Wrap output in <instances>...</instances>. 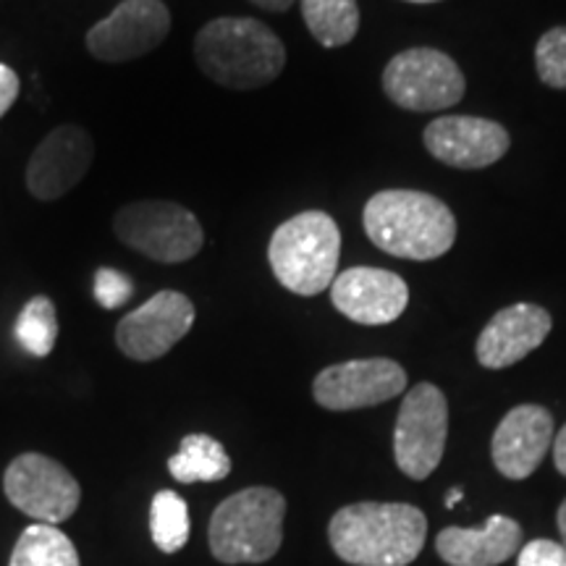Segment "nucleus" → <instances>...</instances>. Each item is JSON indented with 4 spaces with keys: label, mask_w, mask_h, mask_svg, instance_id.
Wrapping results in <instances>:
<instances>
[{
    "label": "nucleus",
    "mask_w": 566,
    "mask_h": 566,
    "mask_svg": "<svg viewBox=\"0 0 566 566\" xmlns=\"http://www.w3.org/2000/svg\"><path fill=\"white\" fill-rule=\"evenodd\" d=\"M428 520L412 504L344 506L328 525L331 548L354 566H407L424 546Z\"/></svg>",
    "instance_id": "1"
},
{
    "label": "nucleus",
    "mask_w": 566,
    "mask_h": 566,
    "mask_svg": "<svg viewBox=\"0 0 566 566\" xmlns=\"http://www.w3.org/2000/svg\"><path fill=\"white\" fill-rule=\"evenodd\" d=\"M367 239L401 260H436L457 242V218L449 205L415 189H386L365 205Z\"/></svg>",
    "instance_id": "2"
},
{
    "label": "nucleus",
    "mask_w": 566,
    "mask_h": 566,
    "mask_svg": "<svg viewBox=\"0 0 566 566\" xmlns=\"http://www.w3.org/2000/svg\"><path fill=\"white\" fill-rule=\"evenodd\" d=\"M195 59L202 74L229 90H258L286 66V48L258 19L221 17L197 32Z\"/></svg>",
    "instance_id": "3"
},
{
    "label": "nucleus",
    "mask_w": 566,
    "mask_h": 566,
    "mask_svg": "<svg viewBox=\"0 0 566 566\" xmlns=\"http://www.w3.org/2000/svg\"><path fill=\"white\" fill-rule=\"evenodd\" d=\"M342 231L323 210H307L289 218L273 231L268 244L273 275L289 292L315 296L336 281Z\"/></svg>",
    "instance_id": "4"
},
{
    "label": "nucleus",
    "mask_w": 566,
    "mask_h": 566,
    "mask_svg": "<svg viewBox=\"0 0 566 566\" xmlns=\"http://www.w3.org/2000/svg\"><path fill=\"white\" fill-rule=\"evenodd\" d=\"M286 499L273 488H244L210 516V551L223 564H263L283 543Z\"/></svg>",
    "instance_id": "5"
},
{
    "label": "nucleus",
    "mask_w": 566,
    "mask_h": 566,
    "mask_svg": "<svg viewBox=\"0 0 566 566\" xmlns=\"http://www.w3.org/2000/svg\"><path fill=\"white\" fill-rule=\"evenodd\" d=\"M113 231L126 247L155 263H187L205 244V231L192 210L171 200L124 205L113 218Z\"/></svg>",
    "instance_id": "6"
},
{
    "label": "nucleus",
    "mask_w": 566,
    "mask_h": 566,
    "mask_svg": "<svg viewBox=\"0 0 566 566\" xmlns=\"http://www.w3.org/2000/svg\"><path fill=\"white\" fill-rule=\"evenodd\" d=\"M388 101L405 111H446L464 97L467 82L451 55L433 48H412L394 55L384 71Z\"/></svg>",
    "instance_id": "7"
},
{
    "label": "nucleus",
    "mask_w": 566,
    "mask_h": 566,
    "mask_svg": "<svg viewBox=\"0 0 566 566\" xmlns=\"http://www.w3.org/2000/svg\"><path fill=\"white\" fill-rule=\"evenodd\" d=\"M449 436V405L441 388L417 384L401 401L394 430V457L412 480H424L441 464Z\"/></svg>",
    "instance_id": "8"
},
{
    "label": "nucleus",
    "mask_w": 566,
    "mask_h": 566,
    "mask_svg": "<svg viewBox=\"0 0 566 566\" xmlns=\"http://www.w3.org/2000/svg\"><path fill=\"white\" fill-rule=\"evenodd\" d=\"M6 499L19 512L45 525L66 522L82 501V488L74 475L45 454H21L3 475Z\"/></svg>",
    "instance_id": "9"
},
{
    "label": "nucleus",
    "mask_w": 566,
    "mask_h": 566,
    "mask_svg": "<svg viewBox=\"0 0 566 566\" xmlns=\"http://www.w3.org/2000/svg\"><path fill=\"white\" fill-rule=\"evenodd\" d=\"M407 388L405 367L394 359H352L331 365L313 384L315 401L331 412H349L391 401Z\"/></svg>",
    "instance_id": "10"
},
{
    "label": "nucleus",
    "mask_w": 566,
    "mask_h": 566,
    "mask_svg": "<svg viewBox=\"0 0 566 566\" xmlns=\"http://www.w3.org/2000/svg\"><path fill=\"white\" fill-rule=\"evenodd\" d=\"M171 32V13L160 0H124L87 32V51L103 63H124L153 53Z\"/></svg>",
    "instance_id": "11"
},
{
    "label": "nucleus",
    "mask_w": 566,
    "mask_h": 566,
    "mask_svg": "<svg viewBox=\"0 0 566 566\" xmlns=\"http://www.w3.org/2000/svg\"><path fill=\"white\" fill-rule=\"evenodd\" d=\"M195 325V304L187 294L158 292L134 313L124 315L116 328V344L129 359L153 363L168 354Z\"/></svg>",
    "instance_id": "12"
},
{
    "label": "nucleus",
    "mask_w": 566,
    "mask_h": 566,
    "mask_svg": "<svg viewBox=\"0 0 566 566\" xmlns=\"http://www.w3.org/2000/svg\"><path fill=\"white\" fill-rule=\"evenodd\" d=\"M95 142L82 126L66 124L48 134L27 163V187L42 202L59 200L87 176Z\"/></svg>",
    "instance_id": "13"
},
{
    "label": "nucleus",
    "mask_w": 566,
    "mask_h": 566,
    "mask_svg": "<svg viewBox=\"0 0 566 566\" xmlns=\"http://www.w3.org/2000/svg\"><path fill=\"white\" fill-rule=\"evenodd\" d=\"M331 302L359 325H388L405 315L409 286L384 268H349L331 283Z\"/></svg>",
    "instance_id": "14"
},
{
    "label": "nucleus",
    "mask_w": 566,
    "mask_h": 566,
    "mask_svg": "<svg viewBox=\"0 0 566 566\" xmlns=\"http://www.w3.org/2000/svg\"><path fill=\"white\" fill-rule=\"evenodd\" d=\"M424 147L436 160L451 168H488L509 153V132L491 118L443 116L428 124L422 134Z\"/></svg>",
    "instance_id": "15"
},
{
    "label": "nucleus",
    "mask_w": 566,
    "mask_h": 566,
    "mask_svg": "<svg viewBox=\"0 0 566 566\" xmlns=\"http://www.w3.org/2000/svg\"><path fill=\"white\" fill-rule=\"evenodd\" d=\"M554 443V417L537 405L514 407L495 428L491 441L493 464L509 480H525L541 467Z\"/></svg>",
    "instance_id": "16"
},
{
    "label": "nucleus",
    "mask_w": 566,
    "mask_h": 566,
    "mask_svg": "<svg viewBox=\"0 0 566 566\" xmlns=\"http://www.w3.org/2000/svg\"><path fill=\"white\" fill-rule=\"evenodd\" d=\"M551 325V315L537 304L520 302L504 307L491 317L478 338V363L488 370L516 365L546 342Z\"/></svg>",
    "instance_id": "17"
},
{
    "label": "nucleus",
    "mask_w": 566,
    "mask_h": 566,
    "mask_svg": "<svg viewBox=\"0 0 566 566\" xmlns=\"http://www.w3.org/2000/svg\"><path fill=\"white\" fill-rule=\"evenodd\" d=\"M520 548L522 527L504 514H493L480 530L446 527L436 541L438 556L451 566H499Z\"/></svg>",
    "instance_id": "18"
},
{
    "label": "nucleus",
    "mask_w": 566,
    "mask_h": 566,
    "mask_svg": "<svg viewBox=\"0 0 566 566\" xmlns=\"http://www.w3.org/2000/svg\"><path fill=\"white\" fill-rule=\"evenodd\" d=\"M168 472L184 485L218 483V480L229 478L231 459L216 438L192 433L184 438L179 451L168 459Z\"/></svg>",
    "instance_id": "19"
},
{
    "label": "nucleus",
    "mask_w": 566,
    "mask_h": 566,
    "mask_svg": "<svg viewBox=\"0 0 566 566\" xmlns=\"http://www.w3.org/2000/svg\"><path fill=\"white\" fill-rule=\"evenodd\" d=\"M9 566H82L66 533L55 525L34 522L19 535Z\"/></svg>",
    "instance_id": "20"
},
{
    "label": "nucleus",
    "mask_w": 566,
    "mask_h": 566,
    "mask_svg": "<svg viewBox=\"0 0 566 566\" xmlns=\"http://www.w3.org/2000/svg\"><path fill=\"white\" fill-rule=\"evenodd\" d=\"M302 17L323 48H342L359 30L357 0H302Z\"/></svg>",
    "instance_id": "21"
},
{
    "label": "nucleus",
    "mask_w": 566,
    "mask_h": 566,
    "mask_svg": "<svg viewBox=\"0 0 566 566\" xmlns=\"http://www.w3.org/2000/svg\"><path fill=\"white\" fill-rule=\"evenodd\" d=\"M153 543L163 554H176L189 541V509L187 501L174 491L155 493L150 506Z\"/></svg>",
    "instance_id": "22"
},
{
    "label": "nucleus",
    "mask_w": 566,
    "mask_h": 566,
    "mask_svg": "<svg viewBox=\"0 0 566 566\" xmlns=\"http://www.w3.org/2000/svg\"><path fill=\"white\" fill-rule=\"evenodd\" d=\"M17 342L32 357H48L59 342V315L48 296H32L17 321Z\"/></svg>",
    "instance_id": "23"
},
{
    "label": "nucleus",
    "mask_w": 566,
    "mask_h": 566,
    "mask_svg": "<svg viewBox=\"0 0 566 566\" xmlns=\"http://www.w3.org/2000/svg\"><path fill=\"white\" fill-rule=\"evenodd\" d=\"M535 66L543 84L554 90H566V27L548 30L537 40Z\"/></svg>",
    "instance_id": "24"
},
{
    "label": "nucleus",
    "mask_w": 566,
    "mask_h": 566,
    "mask_svg": "<svg viewBox=\"0 0 566 566\" xmlns=\"http://www.w3.org/2000/svg\"><path fill=\"white\" fill-rule=\"evenodd\" d=\"M134 283L129 275L122 271H113V268H101L95 273V300L103 310H116L132 300Z\"/></svg>",
    "instance_id": "25"
},
{
    "label": "nucleus",
    "mask_w": 566,
    "mask_h": 566,
    "mask_svg": "<svg viewBox=\"0 0 566 566\" xmlns=\"http://www.w3.org/2000/svg\"><path fill=\"white\" fill-rule=\"evenodd\" d=\"M516 566H566V548L562 543L543 541L537 537L533 543H525L520 548V564Z\"/></svg>",
    "instance_id": "26"
},
{
    "label": "nucleus",
    "mask_w": 566,
    "mask_h": 566,
    "mask_svg": "<svg viewBox=\"0 0 566 566\" xmlns=\"http://www.w3.org/2000/svg\"><path fill=\"white\" fill-rule=\"evenodd\" d=\"M19 97V76L17 71L0 63V118L11 111V105Z\"/></svg>",
    "instance_id": "27"
},
{
    "label": "nucleus",
    "mask_w": 566,
    "mask_h": 566,
    "mask_svg": "<svg viewBox=\"0 0 566 566\" xmlns=\"http://www.w3.org/2000/svg\"><path fill=\"white\" fill-rule=\"evenodd\" d=\"M554 462H556V470L566 478V424H564L562 433H558L556 441H554Z\"/></svg>",
    "instance_id": "28"
},
{
    "label": "nucleus",
    "mask_w": 566,
    "mask_h": 566,
    "mask_svg": "<svg viewBox=\"0 0 566 566\" xmlns=\"http://www.w3.org/2000/svg\"><path fill=\"white\" fill-rule=\"evenodd\" d=\"M250 3L260 6V9H265V11L283 13V11H289V9H292V3H294V0H250Z\"/></svg>",
    "instance_id": "29"
},
{
    "label": "nucleus",
    "mask_w": 566,
    "mask_h": 566,
    "mask_svg": "<svg viewBox=\"0 0 566 566\" xmlns=\"http://www.w3.org/2000/svg\"><path fill=\"white\" fill-rule=\"evenodd\" d=\"M462 499H464V491H462V488H451L449 495H446V509H454Z\"/></svg>",
    "instance_id": "30"
},
{
    "label": "nucleus",
    "mask_w": 566,
    "mask_h": 566,
    "mask_svg": "<svg viewBox=\"0 0 566 566\" xmlns=\"http://www.w3.org/2000/svg\"><path fill=\"white\" fill-rule=\"evenodd\" d=\"M558 533H562V546L566 548V501L558 506Z\"/></svg>",
    "instance_id": "31"
},
{
    "label": "nucleus",
    "mask_w": 566,
    "mask_h": 566,
    "mask_svg": "<svg viewBox=\"0 0 566 566\" xmlns=\"http://www.w3.org/2000/svg\"><path fill=\"white\" fill-rule=\"evenodd\" d=\"M409 3H438V0H409Z\"/></svg>",
    "instance_id": "32"
}]
</instances>
